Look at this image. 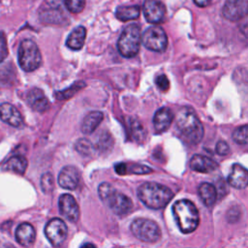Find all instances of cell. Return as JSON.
I'll use <instances>...</instances> for the list:
<instances>
[{
	"mask_svg": "<svg viewBox=\"0 0 248 248\" xmlns=\"http://www.w3.org/2000/svg\"><path fill=\"white\" fill-rule=\"evenodd\" d=\"M176 127L186 141L192 144L199 143L203 137V127L194 109L182 108L176 116Z\"/></svg>",
	"mask_w": 248,
	"mask_h": 248,
	"instance_id": "6da1fadb",
	"label": "cell"
},
{
	"mask_svg": "<svg viewBox=\"0 0 248 248\" xmlns=\"http://www.w3.org/2000/svg\"><path fill=\"white\" fill-rule=\"evenodd\" d=\"M140 202L149 208L160 209L165 207L172 199L171 190L156 182H145L138 189Z\"/></svg>",
	"mask_w": 248,
	"mask_h": 248,
	"instance_id": "7a4b0ae2",
	"label": "cell"
},
{
	"mask_svg": "<svg viewBox=\"0 0 248 248\" xmlns=\"http://www.w3.org/2000/svg\"><path fill=\"white\" fill-rule=\"evenodd\" d=\"M172 214L179 230L184 233L195 231L200 222L196 205L188 200H179L172 204Z\"/></svg>",
	"mask_w": 248,
	"mask_h": 248,
	"instance_id": "3957f363",
	"label": "cell"
},
{
	"mask_svg": "<svg viewBox=\"0 0 248 248\" xmlns=\"http://www.w3.org/2000/svg\"><path fill=\"white\" fill-rule=\"evenodd\" d=\"M100 199L106 202L112 212L118 216H125L133 208L132 200L114 189L109 183L103 182L98 188Z\"/></svg>",
	"mask_w": 248,
	"mask_h": 248,
	"instance_id": "277c9868",
	"label": "cell"
},
{
	"mask_svg": "<svg viewBox=\"0 0 248 248\" xmlns=\"http://www.w3.org/2000/svg\"><path fill=\"white\" fill-rule=\"evenodd\" d=\"M140 43V28L138 24L132 23L126 26L122 31L117 42V48L122 56L131 58L139 52Z\"/></svg>",
	"mask_w": 248,
	"mask_h": 248,
	"instance_id": "5b68a950",
	"label": "cell"
},
{
	"mask_svg": "<svg viewBox=\"0 0 248 248\" xmlns=\"http://www.w3.org/2000/svg\"><path fill=\"white\" fill-rule=\"evenodd\" d=\"M18 64L25 72H33L42 63V55L36 43L32 40H23L18 47Z\"/></svg>",
	"mask_w": 248,
	"mask_h": 248,
	"instance_id": "8992f818",
	"label": "cell"
},
{
	"mask_svg": "<svg viewBox=\"0 0 248 248\" xmlns=\"http://www.w3.org/2000/svg\"><path fill=\"white\" fill-rule=\"evenodd\" d=\"M131 232L140 240L144 242H156L161 237L159 226L152 220L137 218L131 224Z\"/></svg>",
	"mask_w": 248,
	"mask_h": 248,
	"instance_id": "52a82bcc",
	"label": "cell"
},
{
	"mask_svg": "<svg viewBox=\"0 0 248 248\" xmlns=\"http://www.w3.org/2000/svg\"><path fill=\"white\" fill-rule=\"evenodd\" d=\"M141 43L150 50L162 52L167 48L168 37L163 28L159 26H151L141 35Z\"/></svg>",
	"mask_w": 248,
	"mask_h": 248,
	"instance_id": "ba28073f",
	"label": "cell"
},
{
	"mask_svg": "<svg viewBox=\"0 0 248 248\" xmlns=\"http://www.w3.org/2000/svg\"><path fill=\"white\" fill-rule=\"evenodd\" d=\"M45 234L54 247H59L67 236V226L60 218L49 220L45 227Z\"/></svg>",
	"mask_w": 248,
	"mask_h": 248,
	"instance_id": "9c48e42d",
	"label": "cell"
},
{
	"mask_svg": "<svg viewBox=\"0 0 248 248\" xmlns=\"http://www.w3.org/2000/svg\"><path fill=\"white\" fill-rule=\"evenodd\" d=\"M222 13L229 20L241 19L248 14V0H226Z\"/></svg>",
	"mask_w": 248,
	"mask_h": 248,
	"instance_id": "30bf717a",
	"label": "cell"
},
{
	"mask_svg": "<svg viewBox=\"0 0 248 248\" xmlns=\"http://www.w3.org/2000/svg\"><path fill=\"white\" fill-rule=\"evenodd\" d=\"M143 15L147 22L157 24L163 21L166 15V7L159 0H145Z\"/></svg>",
	"mask_w": 248,
	"mask_h": 248,
	"instance_id": "8fae6325",
	"label": "cell"
},
{
	"mask_svg": "<svg viewBox=\"0 0 248 248\" xmlns=\"http://www.w3.org/2000/svg\"><path fill=\"white\" fill-rule=\"evenodd\" d=\"M59 211L62 216L71 222H77L79 217V208L73 196L63 194L59 198Z\"/></svg>",
	"mask_w": 248,
	"mask_h": 248,
	"instance_id": "7c38bea8",
	"label": "cell"
},
{
	"mask_svg": "<svg viewBox=\"0 0 248 248\" xmlns=\"http://www.w3.org/2000/svg\"><path fill=\"white\" fill-rule=\"evenodd\" d=\"M79 182V172L73 166L64 167L58 175V184L68 190H74L77 188Z\"/></svg>",
	"mask_w": 248,
	"mask_h": 248,
	"instance_id": "4fadbf2b",
	"label": "cell"
},
{
	"mask_svg": "<svg viewBox=\"0 0 248 248\" xmlns=\"http://www.w3.org/2000/svg\"><path fill=\"white\" fill-rule=\"evenodd\" d=\"M0 119L13 127H20L23 123L20 112L10 103H3L0 105Z\"/></svg>",
	"mask_w": 248,
	"mask_h": 248,
	"instance_id": "5bb4252c",
	"label": "cell"
},
{
	"mask_svg": "<svg viewBox=\"0 0 248 248\" xmlns=\"http://www.w3.org/2000/svg\"><path fill=\"white\" fill-rule=\"evenodd\" d=\"M26 101L29 107L38 112H45L49 108V102L44 92L39 88H33L27 93Z\"/></svg>",
	"mask_w": 248,
	"mask_h": 248,
	"instance_id": "9a60e30c",
	"label": "cell"
},
{
	"mask_svg": "<svg viewBox=\"0 0 248 248\" xmlns=\"http://www.w3.org/2000/svg\"><path fill=\"white\" fill-rule=\"evenodd\" d=\"M228 181L231 186L236 189L245 188L248 185V170L241 165L234 164L229 173Z\"/></svg>",
	"mask_w": 248,
	"mask_h": 248,
	"instance_id": "2e32d148",
	"label": "cell"
},
{
	"mask_svg": "<svg viewBox=\"0 0 248 248\" xmlns=\"http://www.w3.org/2000/svg\"><path fill=\"white\" fill-rule=\"evenodd\" d=\"M172 119H173V114L169 108L163 107L159 108L155 112L153 117V125H154L155 131L157 133L165 132L170 126Z\"/></svg>",
	"mask_w": 248,
	"mask_h": 248,
	"instance_id": "e0dca14e",
	"label": "cell"
},
{
	"mask_svg": "<svg viewBox=\"0 0 248 248\" xmlns=\"http://www.w3.org/2000/svg\"><path fill=\"white\" fill-rule=\"evenodd\" d=\"M217 167L214 160L203 155H194L190 161V168L199 172H210L216 170Z\"/></svg>",
	"mask_w": 248,
	"mask_h": 248,
	"instance_id": "ac0fdd59",
	"label": "cell"
},
{
	"mask_svg": "<svg viewBox=\"0 0 248 248\" xmlns=\"http://www.w3.org/2000/svg\"><path fill=\"white\" fill-rule=\"evenodd\" d=\"M16 239L21 246H31L35 240L34 228L29 223L20 224L16 230Z\"/></svg>",
	"mask_w": 248,
	"mask_h": 248,
	"instance_id": "d6986e66",
	"label": "cell"
},
{
	"mask_svg": "<svg viewBox=\"0 0 248 248\" xmlns=\"http://www.w3.org/2000/svg\"><path fill=\"white\" fill-rule=\"evenodd\" d=\"M85 38H86V29L83 26H78L68 36L66 45L71 49L78 50L83 46Z\"/></svg>",
	"mask_w": 248,
	"mask_h": 248,
	"instance_id": "ffe728a7",
	"label": "cell"
},
{
	"mask_svg": "<svg viewBox=\"0 0 248 248\" xmlns=\"http://www.w3.org/2000/svg\"><path fill=\"white\" fill-rule=\"evenodd\" d=\"M104 119V114L101 111H91L83 119L81 124V131L83 134H91L96 130Z\"/></svg>",
	"mask_w": 248,
	"mask_h": 248,
	"instance_id": "44dd1931",
	"label": "cell"
},
{
	"mask_svg": "<svg viewBox=\"0 0 248 248\" xmlns=\"http://www.w3.org/2000/svg\"><path fill=\"white\" fill-rule=\"evenodd\" d=\"M27 160L25 159V157L21 156V155H16L13 156L12 158H10L3 166V169L5 170H9V171H13L18 174H22L24 173L26 168H27Z\"/></svg>",
	"mask_w": 248,
	"mask_h": 248,
	"instance_id": "7402d4cb",
	"label": "cell"
},
{
	"mask_svg": "<svg viewBox=\"0 0 248 248\" xmlns=\"http://www.w3.org/2000/svg\"><path fill=\"white\" fill-rule=\"evenodd\" d=\"M199 194L206 206H211L217 199V190L215 186L207 182H203L200 185Z\"/></svg>",
	"mask_w": 248,
	"mask_h": 248,
	"instance_id": "603a6c76",
	"label": "cell"
},
{
	"mask_svg": "<svg viewBox=\"0 0 248 248\" xmlns=\"http://www.w3.org/2000/svg\"><path fill=\"white\" fill-rule=\"evenodd\" d=\"M115 16L118 19L122 21H127L131 19H136L140 16L139 6H120L116 9Z\"/></svg>",
	"mask_w": 248,
	"mask_h": 248,
	"instance_id": "cb8c5ba5",
	"label": "cell"
},
{
	"mask_svg": "<svg viewBox=\"0 0 248 248\" xmlns=\"http://www.w3.org/2000/svg\"><path fill=\"white\" fill-rule=\"evenodd\" d=\"M40 17L44 21H47L49 23H60L65 19V16L62 14L60 9H51V8H44L43 11H40Z\"/></svg>",
	"mask_w": 248,
	"mask_h": 248,
	"instance_id": "d4e9b609",
	"label": "cell"
},
{
	"mask_svg": "<svg viewBox=\"0 0 248 248\" xmlns=\"http://www.w3.org/2000/svg\"><path fill=\"white\" fill-rule=\"evenodd\" d=\"M84 86H85V83L83 81L78 80V81H76L74 84H72L70 87H68L62 91L55 92L54 96L58 100H66V99L73 97L76 93H78Z\"/></svg>",
	"mask_w": 248,
	"mask_h": 248,
	"instance_id": "484cf974",
	"label": "cell"
},
{
	"mask_svg": "<svg viewBox=\"0 0 248 248\" xmlns=\"http://www.w3.org/2000/svg\"><path fill=\"white\" fill-rule=\"evenodd\" d=\"M130 131L133 140H136L137 142H142L145 140V129L139 120L133 119L130 121Z\"/></svg>",
	"mask_w": 248,
	"mask_h": 248,
	"instance_id": "4316f807",
	"label": "cell"
},
{
	"mask_svg": "<svg viewBox=\"0 0 248 248\" xmlns=\"http://www.w3.org/2000/svg\"><path fill=\"white\" fill-rule=\"evenodd\" d=\"M75 149L81 155L83 156H89L93 153L95 146L93 145V143L87 140V139H78L76 143H75Z\"/></svg>",
	"mask_w": 248,
	"mask_h": 248,
	"instance_id": "83f0119b",
	"label": "cell"
},
{
	"mask_svg": "<svg viewBox=\"0 0 248 248\" xmlns=\"http://www.w3.org/2000/svg\"><path fill=\"white\" fill-rule=\"evenodd\" d=\"M97 144L94 145L96 149L102 151V152H105V151H108L111 148L112 146V139H111V136L108 133V132H103L99 139H98V141L96 142Z\"/></svg>",
	"mask_w": 248,
	"mask_h": 248,
	"instance_id": "f1b7e54d",
	"label": "cell"
},
{
	"mask_svg": "<svg viewBox=\"0 0 248 248\" xmlns=\"http://www.w3.org/2000/svg\"><path fill=\"white\" fill-rule=\"evenodd\" d=\"M232 140L238 144H248V125L236 128L232 133Z\"/></svg>",
	"mask_w": 248,
	"mask_h": 248,
	"instance_id": "f546056e",
	"label": "cell"
},
{
	"mask_svg": "<svg viewBox=\"0 0 248 248\" xmlns=\"http://www.w3.org/2000/svg\"><path fill=\"white\" fill-rule=\"evenodd\" d=\"M41 187H42V190L46 194L50 193L53 190L54 179H53V176L50 172H46L42 175V177H41Z\"/></svg>",
	"mask_w": 248,
	"mask_h": 248,
	"instance_id": "4dcf8cb0",
	"label": "cell"
},
{
	"mask_svg": "<svg viewBox=\"0 0 248 248\" xmlns=\"http://www.w3.org/2000/svg\"><path fill=\"white\" fill-rule=\"evenodd\" d=\"M65 6L71 13H79L84 9L85 0H65Z\"/></svg>",
	"mask_w": 248,
	"mask_h": 248,
	"instance_id": "1f68e13d",
	"label": "cell"
},
{
	"mask_svg": "<svg viewBox=\"0 0 248 248\" xmlns=\"http://www.w3.org/2000/svg\"><path fill=\"white\" fill-rule=\"evenodd\" d=\"M155 83H156L157 87L162 91H167L170 88V81H169L167 76L164 74L156 77Z\"/></svg>",
	"mask_w": 248,
	"mask_h": 248,
	"instance_id": "d6a6232c",
	"label": "cell"
},
{
	"mask_svg": "<svg viewBox=\"0 0 248 248\" xmlns=\"http://www.w3.org/2000/svg\"><path fill=\"white\" fill-rule=\"evenodd\" d=\"M8 56V46L5 34L0 32V62L4 61V59Z\"/></svg>",
	"mask_w": 248,
	"mask_h": 248,
	"instance_id": "836d02e7",
	"label": "cell"
},
{
	"mask_svg": "<svg viewBox=\"0 0 248 248\" xmlns=\"http://www.w3.org/2000/svg\"><path fill=\"white\" fill-rule=\"evenodd\" d=\"M215 151L220 156H225L230 153V146L229 144L224 140H219L216 144Z\"/></svg>",
	"mask_w": 248,
	"mask_h": 248,
	"instance_id": "e575fe53",
	"label": "cell"
},
{
	"mask_svg": "<svg viewBox=\"0 0 248 248\" xmlns=\"http://www.w3.org/2000/svg\"><path fill=\"white\" fill-rule=\"evenodd\" d=\"M130 172H133V173H138V174H143V173H149L152 171V170L146 166H143V165H133L130 170ZM128 172V171H127Z\"/></svg>",
	"mask_w": 248,
	"mask_h": 248,
	"instance_id": "d590c367",
	"label": "cell"
},
{
	"mask_svg": "<svg viewBox=\"0 0 248 248\" xmlns=\"http://www.w3.org/2000/svg\"><path fill=\"white\" fill-rule=\"evenodd\" d=\"M46 4L51 9H60L62 4H65V0H46Z\"/></svg>",
	"mask_w": 248,
	"mask_h": 248,
	"instance_id": "8d00e7d4",
	"label": "cell"
},
{
	"mask_svg": "<svg viewBox=\"0 0 248 248\" xmlns=\"http://www.w3.org/2000/svg\"><path fill=\"white\" fill-rule=\"evenodd\" d=\"M115 171L118 173V174H126V171H127V165L124 164V163H119L115 166Z\"/></svg>",
	"mask_w": 248,
	"mask_h": 248,
	"instance_id": "74e56055",
	"label": "cell"
},
{
	"mask_svg": "<svg viewBox=\"0 0 248 248\" xmlns=\"http://www.w3.org/2000/svg\"><path fill=\"white\" fill-rule=\"evenodd\" d=\"M194 2L196 3L197 6L199 7H205L207 5L210 4L211 0H194Z\"/></svg>",
	"mask_w": 248,
	"mask_h": 248,
	"instance_id": "f35d334b",
	"label": "cell"
},
{
	"mask_svg": "<svg viewBox=\"0 0 248 248\" xmlns=\"http://www.w3.org/2000/svg\"><path fill=\"white\" fill-rule=\"evenodd\" d=\"M80 248H96L94 244L92 243H84L83 245H81Z\"/></svg>",
	"mask_w": 248,
	"mask_h": 248,
	"instance_id": "ab89813d",
	"label": "cell"
},
{
	"mask_svg": "<svg viewBox=\"0 0 248 248\" xmlns=\"http://www.w3.org/2000/svg\"><path fill=\"white\" fill-rule=\"evenodd\" d=\"M4 248H15V247L12 246V245H10V244H6V245L4 246Z\"/></svg>",
	"mask_w": 248,
	"mask_h": 248,
	"instance_id": "60d3db41",
	"label": "cell"
}]
</instances>
